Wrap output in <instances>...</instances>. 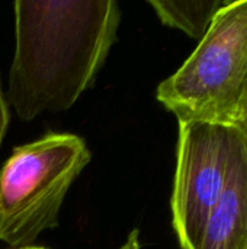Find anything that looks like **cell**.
<instances>
[{
  "instance_id": "1",
  "label": "cell",
  "mask_w": 247,
  "mask_h": 249,
  "mask_svg": "<svg viewBox=\"0 0 247 249\" xmlns=\"http://www.w3.org/2000/svg\"><path fill=\"white\" fill-rule=\"evenodd\" d=\"M121 22L114 0L15 1L9 102L31 121L74 105L102 69Z\"/></svg>"
},
{
  "instance_id": "2",
  "label": "cell",
  "mask_w": 247,
  "mask_h": 249,
  "mask_svg": "<svg viewBox=\"0 0 247 249\" xmlns=\"http://www.w3.org/2000/svg\"><path fill=\"white\" fill-rule=\"evenodd\" d=\"M178 121L247 124V0L229 1L175 74L157 88Z\"/></svg>"
},
{
  "instance_id": "3",
  "label": "cell",
  "mask_w": 247,
  "mask_h": 249,
  "mask_svg": "<svg viewBox=\"0 0 247 249\" xmlns=\"http://www.w3.org/2000/svg\"><path fill=\"white\" fill-rule=\"evenodd\" d=\"M89 162L76 134L51 133L16 147L0 168V241L26 248L58 226L66 194Z\"/></svg>"
},
{
  "instance_id": "4",
  "label": "cell",
  "mask_w": 247,
  "mask_h": 249,
  "mask_svg": "<svg viewBox=\"0 0 247 249\" xmlns=\"http://www.w3.org/2000/svg\"><path fill=\"white\" fill-rule=\"evenodd\" d=\"M246 146L243 127L179 123L172 214L182 249H198L205 223L233 178Z\"/></svg>"
},
{
  "instance_id": "5",
  "label": "cell",
  "mask_w": 247,
  "mask_h": 249,
  "mask_svg": "<svg viewBox=\"0 0 247 249\" xmlns=\"http://www.w3.org/2000/svg\"><path fill=\"white\" fill-rule=\"evenodd\" d=\"M198 249H247V146L205 223Z\"/></svg>"
},
{
  "instance_id": "6",
  "label": "cell",
  "mask_w": 247,
  "mask_h": 249,
  "mask_svg": "<svg viewBox=\"0 0 247 249\" xmlns=\"http://www.w3.org/2000/svg\"><path fill=\"white\" fill-rule=\"evenodd\" d=\"M227 0H199V1H169L150 0L163 25L176 28L189 36L201 41L208 32L218 12L227 4Z\"/></svg>"
},
{
  "instance_id": "7",
  "label": "cell",
  "mask_w": 247,
  "mask_h": 249,
  "mask_svg": "<svg viewBox=\"0 0 247 249\" xmlns=\"http://www.w3.org/2000/svg\"><path fill=\"white\" fill-rule=\"evenodd\" d=\"M7 124H9V108H7L6 98H4L1 88H0V146H1L3 139H4Z\"/></svg>"
},
{
  "instance_id": "8",
  "label": "cell",
  "mask_w": 247,
  "mask_h": 249,
  "mask_svg": "<svg viewBox=\"0 0 247 249\" xmlns=\"http://www.w3.org/2000/svg\"><path fill=\"white\" fill-rule=\"evenodd\" d=\"M141 248V245H140V239H138V231L137 229H134L130 235H128V238H127V241H125V244L121 247L119 249H140Z\"/></svg>"
},
{
  "instance_id": "9",
  "label": "cell",
  "mask_w": 247,
  "mask_h": 249,
  "mask_svg": "<svg viewBox=\"0 0 247 249\" xmlns=\"http://www.w3.org/2000/svg\"><path fill=\"white\" fill-rule=\"evenodd\" d=\"M19 249H44V248H33V247H26V248H19Z\"/></svg>"
},
{
  "instance_id": "10",
  "label": "cell",
  "mask_w": 247,
  "mask_h": 249,
  "mask_svg": "<svg viewBox=\"0 0 247 249\" xmlns=\"http://www.w3.org/2000/svg\"><path fill=\"white\" fill-rule=\"evenodd\" d=\"M243 128H245V130H246V131H247V124H246V125H245V127H243Z\"/></svg>"
}]
</instances>
